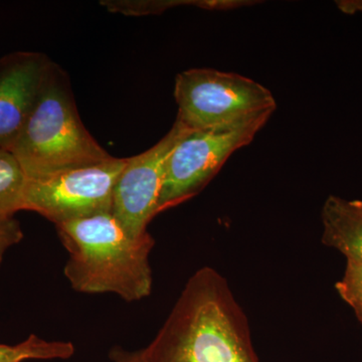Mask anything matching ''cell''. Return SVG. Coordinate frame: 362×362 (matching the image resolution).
Here are the masks:
<instances>
[{"label": "cell", "instance_id": "obj_2", "mask_svg": "<svg viewBox=\"0 0 362 362\" xmlns=\"http://www.w3.org/2000/svg\"><path fill=\"white\" fill-rule=\"evenodd\" d=\"M69 254L64 275L83 294H115L131 303L150 296L153 275L150 252L153 237H131L112 214L56 226Z\"/></svg>", "mask_w": 362, "mask_h": 362}, {"label": "cell", "instance_id": "obj_15", "mask_svg": "<svg viewBox=\"0 0 362 362\" xmlns=\"http://www.w3.org/2000/svg\"><path fill=\"white\" fill-rule=\"evenodd\" d=\"M109 358L112 362H142L140 350H128L122 346L112 347L109 352Z\"/></svg>", "mask_w": 362, "mask_h": 362}, {"label": "cell", "instance_id": "obj_8", "mask_svg": "<svg viewBox=\"0 0 362 362\" xmlns=\"http://www.w3.org/2000/svg\"><path fill=\"white\" fill-rule=\"evenodd\" d=\"M52 61L40 52L0 59V149L11 150L37 103Z\"/></svg>", "mask_w": 362, "mask_h": 362}, {"label": "cell", "instance_id": "obj_1", "mask_svg": "<svg viewBox=\"0 0 362 362\" xmlns=\"http://www.w3.org/2000/svg\"><path fill=\"white\" fill-rule=\"evenodd\" d=\"M142 362H259L249 320L228 281L211 267L195 271Z\"/></svg>", "mask_w": 362, "mask_h": 362}, {"label": "cell", "instance_id": "obj_7", "mask_svg": "<svg viewBox=\"0 0 362 362\" xmlns=\"http://www.w3.org/2000/svg\"><path fill=\"white\" fill-rule=\"evenodd\" d=\"M175 121L170 131L153 147L128 157L116 181L111 214L132 238L147 233V226L158 214L164 168L175 145L189 132Z\"/></svg>", "mask_w": 362, "mask_h": 362}, {"label": "cell", "instance_id": "obj_12", "mask_svg": "<svg viewBox=\"0 0 362 362\" xmlns=\"http://www.w3.org/2000/svg\"><path fill=\"white\" fill-rule=\"evenodd\" d=\"M335 289L362 323V264L347 262L344 274L335 284Z\"/></svg>", "mask_w": 362, "mask_h": 362}, {"label": "cell", "instance_id": "obj_10", "mask_svg": "<svg viewBox=\"0 0 362 362\" xmlns=\"http://www.w3.org/2000/svg\"><path fill=\"white\" fill-rule=\"evenodd\" d=\"M28 178L20 162L9 150L0 149V218L23 211Z\"/></svg>", "mask_w": 362, "mask_h": 362}, {"label": "cell", "instance_id": "obj_16", "mask_svg": "<svg viewBox=\"0 0 362 362\" xmlns=\"http://www.w3.org/2000/svg\"><path fill=\"white\" fill-rule=\"evenodd\" d=\"M356 202H357V204H359V206H362V201H356Z\"/></svg>", "mask_w": 362, "mask_h": 362}, {"label": "cell", "instance_id": "obj_11", "mask_svg": "<svg viewBox=\"0 0 362 362\" xmlns=\"http://www.w3.org/2000/svg\"><path fill=\"white\" fill-rule=\"evenodd\" d=\"M75 354L73 343L47 341L32 334L25 341L16 345L0 344V362L25 361H54L71 358Z\"/></svg>", "mask_w": 362, "mask_h": 362}, {"label": "cell", "instance_id": "obj_9", "mask_svg": "<svg viewBox=\"0 0 362 362\" xmlns=\"http://www.w3.org/2000/svg\"><path fill=\"white\" fill-rule=\"evenodd\" d=\"M321 221L323 244L341 252L347 262L362 264V206L330 195L324 202Z\"/></svg>", "mask_w": 362, "mask_h": 362}, {"label": "cell", "instance_id": "obj_4", "mask_svg": "<svg viewBox=\"0 0 362 362\" xmlns=\"http://www.w3.org/2000/svg\"><path fill=\"white\" fill-rule=\"evenodd\" d=\"M273 113L266 111L218 127L189 131L166 160L158 214L199 194L233 153L252 141Z\"/></svg>", "mask_w": 362, "mask_h": 362}, {"label": "cell", "instance_id": "obj_6", "mask_svg": "<svg viewBox=\"0 0 362 362\" xmlns=\"http://www.w3.org/2000/svg\"><path fill=\"white\" fill-rule=\"evenodd\" d=\"M127 160L112 157L42 180H28L23 211H35L54 226L111 214L114 187Z\"/></svg>", "mask_w": 362, "mask_h": 362}, {"label": "cell", "instance_id": "obj_13", "mask_svg": "<svg viewBox=\"0 0 362 362\" xmlns=\"http://www.w3.org/2000/svg\"><path fill=\"white\" fill-rule=\"evenodd\" d=\"M192 1H102V6L112 13H123L125 16H147V14L161 13L166 9L178 6H187Z\"/></svg>", "mask_w": 362, "mask_h": 362}, {"label": "cell", "instance_id": "obj_5", "mask_svg": "<svg viewBox=\"0 0 362 362\" xmlns=\"http://www.w3.org/2000/svg\"><path fill=\"white\" fill-rule=\"evenodd\" d=\"M176 120L192 131L235 122L266 111L275 112L270 90L252 78L214 69H189L176 76Z\"/></svg>", "mask_w": 362, "mask_h": 362}, {"label": "cell", "instance_id": "obj_3", "mask_svg": "<svg viewBox=\"0 0 362 362\" xmlns=\"http://www.w3.org/2000/svg\"><path fill=\"white\" fill-rule=\"evenodd\" d=\"M9 151L30 180H42L113 157L86 129L68 76L54 62L28 122Z\"/></svg>", "mask_w": 362, "mask_h": 362}, {"label": "cell", "instance_id": "obj_14", "mask_svg": "<svg viewBox=\"0 0 362 362\" xmlns=\"http://www.w3.org/2000/svg\"><path fill=\"white\" fill-rule=\"evenodd\" d=\"M23 239V232L18 221L13 216L0 218V266L7 250L16 246Z\"/></svg>", "mask_w": 362, "mask_h": 362}]
</instances>
